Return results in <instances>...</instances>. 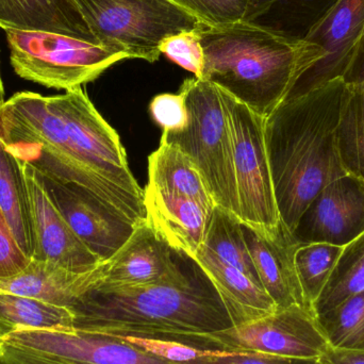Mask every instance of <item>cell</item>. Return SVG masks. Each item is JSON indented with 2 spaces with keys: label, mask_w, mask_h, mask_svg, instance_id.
Segmentation results:
<instances>
[{
  "label": "cell",
  "mask_w": 364,
  "mask_h": 364,
  "mask_svg": "<svg viewBox=\"0 0 364 364\" xmlns=\"http://www.w3.org/2000/svg\"><path fill=\"white\" fill-rule=\"evenodd\" d=\"M27 179L33 220L36 247L31 260L51 263L74 273H87L102 264L70 228L46 191L36 178L30 164L21 161Z\"/></svg>",
  "instance_id": "15"
},
{
  "label": "cell",
  "mask_w": 364,
  "mask_h": 364,
  "mask_svg": "<svg viewBox=\"0 0 364 364\" xmlns=\"http://www.w3.org/2000/svg\"><path fill=\"white\" fill-rule=\"evenodd\" d=\"M0 364H70L0 341Z\"/></svg>",
  "instance_id": "35"
},
{
  "label": "cell",
  "mask_w": 364,
  "mask_h": 364,
  "mask_svg": "<svg viewBox=\"0 0 364 364\" xmlns=\"http://www.w3.org/2000/svg\"><path fill=\"white\" fill-rule=\"evenodd\" d=\"M75 329L132 337L193 339L235 326L209 278L195 262L177 282L94 286L72 308Z\"/></svg>",
  "instance_id": "2"
},
{
  "label": "cell",
  "mask_w": 364,
  "mask_h": 364,
  "mask_svg": "<svg viewBox=\"0 0 364 364\" xmlns=\"http://www.w3.org/2000/svg\"><path fill=\"white\" fill-rule=\"evenodd\" d=\"M203 245L209 248L227 264L243 272L252 282L262 287L239 218L222 208H214Z\"/></svg>",
  "instance_id": "25"
},
{
  "label": "cell",
  "mask_w": 364,
  "mask_h": 364,
  "mask_svg": "<svg viewBox=\"0 0 364 364\" xmlns=\"http://www.w3.org/2000/svg\"><path fill=\"white\" fill-rule=\"evenodd\" d=\"M338 141L346 170L364 179V80L357 85L348 83Z\"/></svg>",
  "instance_id": "29"
},
{
  "label": "cell",
  "mask_w": 364,
  "mask_h": 364,
  "mask_svg": "<svg viewBox=\"0 0 364 364\" xmlns=\"http://www.w3.org/2000/svg\"><path fill=\"white\" fill-rule=\"evenodd\" d=\"M1 342L70 364H188L151 354L125 336L80 329H26L8 336Z\"/></svg>",
  "instance_id": "10"
},
{
  "label": "cell",
  "mask_w": 364,
  "mask_h": 364,
  "mask_svg": "<svg viewBox=\"0 0 364 364\" xmlns=\"http://www.w3.org/2000/svg\"><path fill=\"white\" fill-rule=\"evenodd\" d=\"M343 80L350 85H357L364 80V28L363 36H361L356 53H355L354 59H353L350 70Z\"/></svg>",
  "instance_id": "37"
},
{
  "label": "cell",
  "mask_w": 364,
  "mask_h": 364,
  "mask_svg": "<svg viewBox=\"0 0 364 364\" xmlns=\"http://www.w3.org/2000/svg\"><path fill=\"white\" fill-rule=\"evenodd\" d=\"M316 320L329 348L364 350V292L316 316Z\"/></svg>",
  "instance_id": "27"
},
{
  "label": "cell",
  "mask_w": 364,
  "mask_h": 364,
  "mask_svg": "<svg viewBox=\"0 0 364 364\" xmlns=\"http://www.w3.org/2000/svg\"><path fill=\"white\" fill-rule=\"evenodd\" d=\"M363 232L364 179L348 173L314 197L292 235L299 244L346 246Z\"/></svg>",
  "instance_id": "13"
},
{
  "label": "cell",
  "mask_w": 364,
  "mask_h": 364,
  "mask_svg": "<svg viewBox=\"0 0 364 364\" xmlns=\"http://www.w3.org/2000/svg\"><path fill=\"white\" fill-rule=\"evenodd\" d=\"M15 73L51 89L80 87L127 55L102 45L49 32L4 30Z\"/></svg>",
  "instance_id": "7"
},
{
  "label": "cell",
  "mask_w": 364,
  "mask_h": 364,
  "mask_svg": "<svg viewBox=\"0 0 364 364\" xmlns=\"http://www.w3.org/2000/svg\"><path fill=\"white\" fill-rule=\"evenodd\" d=\"M321 361L328 364H364V350H342L329 348Z\"/></svg>",
  "instance_id": "36"
},
{
  "label": "cell",
  "mask_w": 364,
  "mask_h": 364,
  "mask_svg": "<svg viewBox=\"0 0 364 364\" xmlns=\"http://www.w3.org/2000/svg\"><path fill=\"white\" fill-rule=\"evenodd\" d=\"M200 342L209 343L215 350L320 360L329 350L314 312L299 305L277 308L252 322L205 336Z\"/></svg>",
  "instance_id": "9"
},
{
  "label": "cell",
  "mask_w": 364,
  "mask_h": 364,
  "mask_svg": "<svg viewBox=\"0 0 364 364\" xmlns=\"http://www.w3.org/2000/svg\"><path fill=\"white\" fill-rule=\"evenodd\" d=\"M193 260L215 287L233 324L252 322L277 309L262 287L243 272L227 264L205 245L199 247Z\"/></svg>",
  "instance_id": "19"
},
{
  "label": "cell",
  "mask_w": 364,
  "mask_h": 364,
  "mask_svg": "<svg viewBox=\"0 0 364 364\" xmlns=\"http://www.w3.org/2000/svg\"><path fill=\"white\" fill-rule=\"evenodd\" d=\"M26 329L70 331L75 329V316L68 308L0 292V341Z\"/></svg>",
  "instance_id": "24"
},
{
  "label": "cell",
  "mask_w": 364,
  "mask_h": 364,
  "mask_svg": "<svg viewBox=\"0 0 364 364\" xmlns=\"http://www.w3.org/2000/svg\"><path fill=\"white\" fill-rule=\"evenodd\" d=\"M147 220L136 225L127 242L98 267L102 286H145L183 279L191 269Z\"/></svg>",
  "instance_id": "14"
},
{
  "label": "cell",
  "mask_w": 364,
  "mask_h": 364,
  "mask_svg": "<svg viewBox=\"0 0 364 364\" xmlns=\"http://www.w3.org/2000/svg\"><path fill=\"white\" fill-rule=\"evenodd\" d=\"M147 184L161 192L193 199L210 212L216 207L205 179L193 160L178 146L164 139L149 157Z\"/></svg>",
  "instance_id": "22"
},
{
  "label": "cell",
  "mask_w": 364,
  "mask_h": 364,
  "mask_svg": "<svg viewBox=\"0 0 364 364\" xmlns=\"http://www.w3.org/2000/svg\"><path fill=\"white\" fill-rule=\"evenodd\" d=\"M198 28L166 38L160 46V51L171 61L194 74L195 78L200 79L203 70V49Z\"/></svg>",
  "instance_id": "31"
},
{
  "label": "cell",
  "mask_w": 364,
  "mask_h": 364,
  "mask_svg": "<svg viewBox=\"0 0 364 364\" xmlns=\"http://www.w3.org/2000/svg\"><path fill=\"white\" fill-rule=\"evenodd\" d=\"M364 28V0H340L305 41L321 47L324 57L293 83L284 100L299 97L337 79H344Z\"/></svg>",
  "instance_id": "12"
},
{
  "label": "cell",
  "mask_w": 364,
  "mask_h": 364,
  "mask_svg": "<svg viewBox=\"0 0 364 364\" xmlns=\"http://www.w3.org/2000/svg\"><path fill=\"white\" fill-rule=\"evenodd\" d=\"M188 110V125L161 139L176 145L203 175L216 207L241 220L230 127L220 89L203 79L188 78L181 91Z\"/></svg>",
  "instance_id": "4"
},
{
  "label": "cell",
  "mask_w": 364,
  "mask_h": 364,
  "mask_svg": "<svg viewBox=\"0 0 364 364\" xmlns=\"http://www.w3.org/2000/svg\"><path fill=\"white\" fill-rule=\"evenodd\" d=\"M207 26L248 21L252 0H171Z\"/></svg>",
  "instance_id": "30"
},
{
  "label": "cell",
  "mask_w": 364,
  "mask_h": 364,
  "mask_svg": "<svg viewBox=\"0 0 364 364\" xmlns=\"http://www.w3.org/2000/svg\"><path fill=\"white\" fill-rule=\"evenodd\" d=\"M32 170L77 237L102 262L109 260L132 237L136 225L113 212L89 190Z\"/></svg>",
  "instance_id": "11"
},
{
  "label": "cell",
  "mask_w": 364,
  "mask_h": 364,
  "mask_svg": "<svg viewBox=\"0 0 364 364\" xmlns=\"http://www.w3.org/2000/svg\"><path fill=\"white\" fill-rule=\"evenodd\" d=\"M242 227L261 286L273 299L276 307H306L295 269L294 254L299 244L294 237L271 241L243 223Z\"/></svg>",
  "instance_id": "17"
},
{
  "label": "cell",
  "mask_w": 364,
  "mask_h": 364,
  "mask_svg": "<svg viewBox=\"0 0 364 364\" xmlns=\"http://www.w3.org/2000/svg\"><path fill=\"white\" fill-rule=\"evenodd\" d=\"M318 364H328V363H324V361H320V363H318Z\"/></svg>",
  "instance_id": "39"
},
{
  "label": "cell",
  "mask_w": 364,
  "mask_h": 364,
  "mask_svg": "<svg viewBox=\"0 0 364 364\" xmlns=\"http://www.w3.org/2000/svg\"><path fill=\"white\" fill-rule=\"evenodd\" d=\"M340 0H252L248 21L305 40Z\"/></svg>",
  "instance_id": "23"
},
{
  "label": "cell",
  "mask_w": 364,
  "mask_h": 364,
  "mask_svg": "<svg viewBox=\"0 0 364 364\" xmlns=\"http://www.w3.org/2000/svg\"><path fill=\"white\" fill-rule=\"evenodd\" d=\"M0 210L21 252L29 259L36 247L27 179L21 160L0 134Z\"/></svg>",
  "instance_id": "21"
},
{
  "label": "cell",
  "mask_w": 364,
  "mask_h": 364,
  "mask_svg": "<svg viewBox=\"0 0 364 364\" xmlns=\"http://www.w3.org/2000/svg\"><path fill=\"white\" fill-rule=\"evenodd\" d=\"M4 104H6V100H4V85H2L1 76H0V110H1Z\"/></svg>",
  "instance_id": "38"
},
{
  "label": "cell",
  "mask_w": 364,
  "mask_h": 364,
  "mask_svg": "<svg viewBox=\"0 0 364 364\" xmlns=\"http://www.w3.org/2000/svg\"><path fill=\"white\" fill-rule=\"evenodd\" d=\"M98 282V267L74 273L51 263L31 260L25 271L0 278V292L12 293L72 310L75 304Z\"/></svg>",
  "instance_id": "20"
},
{
  "label": "cell",
  "mask_w": 364,
  "mask_h": 364,
  "mask_svg": "<svg viewBox=\"0 0 364 364\" xmlns=\"http://www.w3.org/2000/svg\"><path fill=\"white\" fill-rule=\"evenodd\" d=\"M346 246L329 243L299 244L294 264L306 307L311 310L328 282Z\"/></svg>",
  "instance_id": "28"
},
{
  "label": "cell",
  "mask_w": 364,
  "mask_h": 364,
  "mask_svg": "<svg viewBox=\"0 0 364 364\" xmlns=\"http://www.w3.org/2000/svg\"><path fill=\"white\" fill-rule=\"evenodd\" d=\"M98 45L128 59L157 61L166 38L200 21L171 0H75Z\"/></svg>",
  "instance_id": "5"
},
{
  "label": "cell",
  "mask_w": 364,
  "mask_h": 364,
  "mask_svg": "<svg viewBox=\"0 0 364 364\" xmlns=\"http://www.w3.org/2000/svg\"><path fill=\"white\" fill-rule=\"evenodd\" d=\"M364 292V232L344 247L324 290L312 307L324 314L353 295Z\"/></svg>",
  "instance_id": "26"
},
{
  "label": "cell",
  "mask_w": 364,
  "mask_h": 364,
  "mask_svg": "<svg viewBox=\"0 0 364 364\" xmlns=\"http://www.w3.org/2000/svg\"><path fill=\"white\" fill-rule=\"evenodd\" d=\"M201 78L269 117L293 83L324 57L320 46L250 21L198 28Z\"/></svg>",
  "instance_id": "3"
},
{
  "label": "cell",
  "mask_w": 364,
  "mask_h": 364,
  "mask_svg": "<svg viewBox=\"0 0 364 364\" xmlns=\"http://www.w3.org/2000/svg\"><path fill=\"white\" fill-rule=\"evenodd\" d=\"M348 83L337 79L282 102L264 121L265 146L280 218L293 233L314 197L348 174L338 130Z\"/></svg>",
  "instance_id": "1"
},
{
  "label": "cell",
  "mask_w": 364,
  "mask_h": 364,
  "mask_svg": "<svg viewBox=\"0 0 364 364\" xmlns=\"http://www.w3.org/2000/svg\"><path fill=\"white\" fill-rule=\"evenodd\" d=\"M151 117L166 132H178L188 125V110L181 93L155 96L149 105Z\"/></svg>",
  "instance_id": "33"
},
{
  "label": "cell",
  "mask_w": 364,
  "mask_h": 364,
  "mask_svg": "<svg viewBox=\"0 0 364 364\" xmlns=\"http://www.w3.org/2000/svg\"><path fill=\"white\" fill-rule=\"evenodd\" d=\"M0 28L62 34L97 44L75 0H0Z\"/></svg>",
  "instance_id": "18"
},
{
  "label": "cell",
  "mask_w": 364,
  "mask_h": 364,
  "mask_svg": "<svg viewBox=\"0 0 364 364\" xmlns=\"http://www.w3.org/2000/svg\"><path fill=\"white\" fill-rule=\"evenodd\" d=\"M220 93L232 138L241 222L271 241L293 237L282 223L276 203L265 146V117L224 90Z\"/></svg>",
  "instance_id": "6"
},
{
  "label": "cell",
  "mask_w": 364,
  "mask_h": 364,
  "mask_svg": "<svg viewBox=\"0 0 364 364\" xmlns=\"http://www.w3.org/2000/svg\"><path fill=\"white\" fill-rule=\"evenodd\" d=\"M146 220L173 250L194 259L203 245L212 212L197 201L178 194L161 192L146 184Z\"/></svg>",
  "instance_id": "16"
},
{
  "label": "cell",
  "mask_w": 364,
  "mask_h": 364,
  "mask_svg": "<svg viewBox=\"0 0 364 364\" xmlns=\"http://www.w3.org/2000/svg\"><path fill=\"white\" fill-rule=\"evenodd\" d=\"M47 98L65 125L77 159L145 212L144 188L130 170L121 138L81 87Z\"/></svg>",
  "instance_id": "8"
},
{
  "label": "cell",
  "mask_w": 364,
  "mask_h": 364,
  "mask_svg": "<svg viewBox=\"0 0 364 364\" xmlns=\"http://www.w3.org/2000/svg\"><path fill=\"white\" fill-rule=\"evenodd\" d=\"M30 262L31 259L21 252L0 210V278L18 275Z\"/></svg>",
  "instance_id": "34"
},
{
  "label": "cell",
  "mask_w": 364,
  "mask_h": 364,
  "mask_svg": "<svg viewBox=\"0 0 364 364\" xmlns=\"http://www.w3.org/2000/svg\"><path fill=\"white\" fill-rule=\"evenodd\" d=\"M320 359L291 358L257 352L207 350L188 364H318Z\"/></svg>",
  "instance_id": "32"
}]
</instances>
